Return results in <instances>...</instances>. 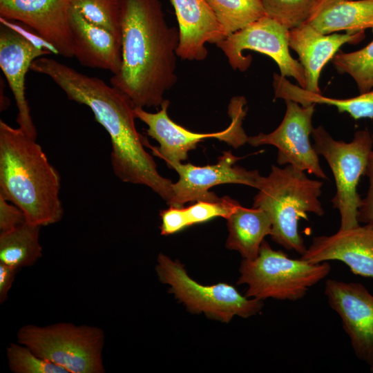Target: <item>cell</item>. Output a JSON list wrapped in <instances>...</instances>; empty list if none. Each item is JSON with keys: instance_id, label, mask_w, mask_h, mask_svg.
Returning a JSON list of instances; mask_svg holds the SVG:
<instances>
[{"instance_id": "cell-19", "label": "cell", "mask_w": 373, "mask_h": 373, "mask_svg": "<svg viewBox=\"0 0 373 373\" xmlns=\"http://www.w3.org/2000/svg\"><path fill=\"white\" fill-rule=\"evenodd\" d=\"M68 19L73 57L84 66L108 70L113 75L117 74L122 62V41L105 28L87 21L71 7Z\"/></svg>"}, {"instance_id": "cell-18", "label": "cell", "mask_w": 373, "mask_h": 373, "mask_svg": "<svg viewBox=\"0 0 373 373\" xmlns=\"http://www.w3.org/2000/svg\"><path fill=\"white\" fill-rule=\"evenodd\" d=\"M364 38L365 32L324 35L307 22L289 30V46L297 53L303 67L307 83L305 90L321 94L318 81L324 66L342 45L356 44Z\"/></svg>"}, {"instance_id": "cell-24", "label": "cell", "mask_w": 373, "mask_h": 373, "mask_svg": "<svg viewBox=\"0 0 373 373\" xmlns=\"http://www.w3.org/2000/svg\"><path fill=\"white\" fill-rule=\"evenodd\" d=\"M206 1L227 36L265 15L261 0H206Z\"/></svg>"}, {"instance_id": "cell-20", "label": "cell", "mask_w": 373, "mask_h": 373, "mask_svg": "<svg viewBox=\"0 0 373 373\" xmlns=\"http://www.w3.org/2000/svg\"><path fill=\"white\" fill-rule=\"evenodd\" d=\"M307 23L324 35L373 30V0H318Z\"/></svg>"}, {"instance_id": "cell-30", "label": "cell", "mask_w": 373, "mask_h": 373, "mask_svg": "<svg viewBox=\"0 0 373 373\" xmlns=\"http://www.w3.org/2000/svg\"><path fill=\"white\" fill-rule=\"evenodd\" d=\"M373 140V132L372 133ZM368 178L369 186L365 198H361L358 212L359 222L373 227V149L370 152L365 175Z\"/></svg>"}, {"instance_id": "cell-14", "label": "cell", "mask_w": 373, "mask_h": 373, "mask_svg": "<svg viewBox=\"0 0 373 373\" xmlns=\"http://www.w3.org/2000/svg\"><path fill=\"white\" fill-rule=\"evenodd\" d=\"M48 54V50L1 18L0 67L15 100L19 128L35 140L37 131L26 96V77L32 62Z\"/></svg>"}, {"instance_id": "cell-32", "label": "cell", "mask_w": 373, "mask_h": 373, "mask_svg": "<svg viewBox=\"0 0 373 373\" xmlns=\"http://www.w3.org/2000/svg\"><path fill=\"white\" fill-rule=\"evenodd\" d=\"M160 216L162 220L160 226L162 235H171L186 227L180 211V207L169 206V209L162 210L160 212Z\"/></svg>"}, {"instance_id": "cell-5", "label": "cell", "mask_w": 373, "mask_h": 373, "mask_svg": "<svg viewBox=\"0 0 373 373\" xmlns=\"http://www.w3.org/2000/svg\"><path fill=\"white\" fill-rule=\"evenodd\" d=\"M239 271L237 284L248 285L245 296L297 300L329 274L331 266L327 262L311 263L290 258L264 240L258 256L254 260L243 259Z\"/></svg>"}, {"instance_id": "cell-33", "label": "cell", "mask_w": 373, "mask_h": 373, "mask_svg": "<svg viewBox=\"0 0 373 373\" xmlns=\"http://www.w3.org/2000/svg\"><path fill=\"white\" fill-rule=\"evenodd\" d=\"M19 269L0 262V303L7 299L17 273Z\"/></svg>"}, {"instance_id": "cell-27", "label": "cell", "mask_w": 373, "mask_h": 373, "mask_svg": "<svg viewBox=\"0 0 373 373\" xmlns=\"http://www.w3.org/2000/svg\"><path fill=\"white\" fill-rule=\"evenodd\" d=\"M265 15L288 30L307 22L318 0H261Z\"/></svg>"}, {"instance_id": "cell-21", "label": "cell", "mask_w": 373, "mask_h": 373, "mask_svg": "<svg viewBox=\"0 0 373 373\" xmlns=\"http://www.w3.org/2000/svg\"><path fill=\"white\" fill-rule=\"evenodd\" d=\"M229 236L226 247L238 251L244 259H255L272 224L268 214L260 208L240 205L227 218Z\"/></svg>"}, {"instance_id": "cell-1", "label": "cell", "mask_w": 373, "mask_h": 373, "mask_svg": "<svg viewBox=\"0 0 373 373\" xmlns=\"http://www.w3.org/2000/svg\"><path fill=\"white\" fill-rule=\"evenodd\" d=\"M30 70L48 76L68 99L92 111L95 120L110 136L111 164L121 181L146 186L167 204L170 202L173 182L158 173L153 157L145 150L147 140L135 126L136 106L126 94L98 77L46 56L35 59Z\"/></svg>"}, {"instance_id": "cell-31", "label": "cell", "mask_w": 373, "mask_h": 373, "mask_svg": "<svg viewBox=\"0 0 373 373\" xmlns=\"http://www.w3.org/2000/svg\"><path fill=\"white\" fill-rule=\"evenodd\" d=\"M26 222L23 211L0 195V233L8 231Z\"/></svg>"}, {"instance_id": "cell-25", "label": "cell", "mask_w": 373, "mask_h": 373, "mask_svg": "<svg viewBox=\"0 0 373 373\" xmlns=\"http://www.w3.org/2000/svg\"><path fill=\"white\" fill-rule=\"evenodd\" d=\"M332 63L338 73L352 77L360 94L373 88V40L358 50L336 53Z\"/></svg>"}, {"instance_id": "cell-15", "label": "cell", "mask_w": 373, "mask_h": 373, "mask_svg": "<svg viewBox=\"0 0 373 373\" xmlns=\"http://www.w3.org/2000/svg\"><path fill=\"white\" fill-rule=\"evenodd\" d=\"M70 0H0V16L34 30L59 55L73 57Z\"/></svg>"}, {"instance_id": "cell-2", "label": "cell", "mask_w": 373, "mask_h": 373, "mask_svg": "<svg viewBox=\"0 0 373 373\" xmlns=\"http://www.w3.org/2000/svg\"><path fill=\"white\" fill-rule=\"evenodd\" d=\"M122 66L110 83L136 107H158L178 81L179 31L169 26L161 0H119Z\"/></svg>"}, {"instance_id": "cell-12", "label": "cell", "mask_w": 373, "mask_h": 373, "mask_svg": "<svg viewBox=\"0 0 373 373\" xmlns=\"http://www.w3.org/2000/svg\"><path fill=\"white\" fill-rule=\"evenodd\" d=\"M325 294L339 316L356 357L373 369V295L358 283L328 279Z\"/></svg>"}, {"instance_id": "cell-10", "label": "cell", "mask_w": 373, "mask_h": 373, "mask_svg": "<svg viewBox=\"0 0 373 373\" xmlns=\"http://www.w3.org/2000/svg\"><path fill=\"white\" fill-rule=\"evenodd\" d=\"M289 30L277 21L265 15L246 27L229 35L216 45L227 57L231 67L241 72L247 70L252 61L245 50L265 54L277 64L280 75L293 77L298 86L306 88L303 66L294 59L289 50Z\"/></svg>"}, {"instance_id": "cell-26", "label": "cell", "mask_w": 373, "mask_h": 373, "mask_svg": "<svg viewBox=\"0 0 373 373\" xmlns=\"http://www.w3.org/2000/svg\"><path fill=\"white\" fill-rule=\"evenodd\" d=\"M70 7L122 41L119 0H70Z\"/></svg>"}, {"instance_id": "cell-17", "label": "cell", "mask_w": 373, "mask_h": 373, "mask_svg": "<svg viewBox=\"0 0 373 373\" xmlns=\"http://www.w3.org/2000/svg\"><path fill=\"white\" fill-rule=\"evenodd\" d=\"M179 31L178 57L202 61L207 43L217 44L227 35L206 0H171Z\"/></svg>"}, {"instance_id": "cell-13", "label": "cell", "mask_w": 373, "mask_h": 373, "mask_svg": "<svg viewBox=\"0 0 373 373\" xmlns=\"http://www.w3.org/2000/svg\"><path fill=\"white\" fill-rule=\"evenodd\" d=\"M240 159L231 151H226L215 164H173L171 169L178 173L179 180L173 183V197L168 205L182 207L187 202L216 200L218 197L209 189L221 184H240L258 189L262 177L259 171L235 165Z\"/></svg>"}, {"instance_id": "cell-9", "label": "cell", "mask_w": 373, "mask_h": 373, "mask_svg": "<svg viewBox=\"0 0 373 373\" xmlns=\"http://www.w3.org/2000/svg\"><path fill=\"white\" fill-rule=\"evenodd\" d=\"M156 272L160 280L171 286L170 291L194 313L222 322H229L234 316L248 318L256 314L263 306L262 300L242 296L227 283L202 285L193 280L184 267L164 254H159Z\"/></svg>"}, {"instance_id": "cell-11", "label": "cell", "mask_w": 373, "mask_h": 373, "mask_svg": "<svg viewBox=\"0 0 373 373\" xmlns=\"http://www.w3.org/2000/svg\"><path fill=\"white\" fill-rule=\"evenodd\" d=\"M286 111L280 125L272 132L248 137L247 143L253 146L269 144L278 149L277 163L289 164L321 179H327L319 162V157L310 142L312 123L316 104L302 106L286 100Z\"/></svg>"}, {"instance_id": "cell-23", "label": "cell", "mask_w": 373, "mask_h": 373, "mask_svg": "<svg viewBox=\"0 0 373 373\" xmlns=\"http://www.w3.org/2000/svg\"><path fill=\"white\" fill-rule=\"evenodd\" d=\"M40 228L26 221L13 229L0 233V262L19 269L35 265L42 257Z\"/></svg>"}, {"instance_id": "cell-4", "label": "cell", "mask_w": 373, "mask_h": 373, "mask_svg": "<svg viewBox=\"0 0 373 373\" xmlns=\"http://www.w3.org/2000/svg\"><path fill=\"white\" fill-rule=\"evenodd\" d=\"M323 182L309 178L305 171L287 164L272 165L267 176H262L253 207L264 210L272 224L271 239L287 250L300 255L307 251L298 231L301 218L307 213L322 216L325 211L319 200Z\"/></svg>"}, {"instance_id": "cell-28", "label": "cell", "mask_w": 373, "mask_h": 373, "mask_svg": "<svg viewBox=\"0 0 373 373\" xmlns=\"http://www.w3.org/2000/svg\"><path fill=\"white\" fill-rule=\"evenodd\" d=\"M6 356L9 368L14 373H68L63 367L38 356L17 342L9 345Z\"/></svg>"}, {"instance_id": "cell-22", "label": "cell", "mask_w": 373, "mask_h": 373, "mask_svg": "<svg viewBox=\"0 0 373 373\" xmlns=\"http://www.w3.org/2000/svg\"><path fill=\"white\" fill-rule=\"evenodd\" d=\"M273 77L275 99L294 101L304 106L312 104L333 106L339 113H347L355 120L373 119V88L356 97L336 99L311 93L291 84L280 75L275 73Z\"/></svg>"}, {"instance_id": "cell-16", "label": "cell", "mask_w": 373, "mask_h": 373, "mask_svg": "<svg viewBox=\"0 0 373 373\" xmlns=\"http://www.w3.org/2000/svg\"><path fill=\"white\" fill-rule=\"evenodd\" d=\"M300 258L311 263L339 260L353 274L373 278V227L365 224L314 237Z\"/></svg>"}, {"instance_id": "cell-7", "label": "cell", "mask_w": 373, "mask_h": 373, "mask_svg": "<svg viewBox=\"0 0 373 373\" xmlns=\"http://www.w3.org/2000/svg\"><path fill=\"white\" fill-rule=\"evenodd\" d=\"M312 137L318 155L327 161L333 173L336 193L332 202L341 216L340 229L359 225L358 212L361 198L357 186L365 175L373 149L372 133L367 129L356 131L350 142L336 140L322 126L313 128Z\"/></svg>"}, {"instance_id": "cell-3", "label": "cell", "mask_w": 373, "mask_h": 373, "mask_svg": "<svg viewBox=\"0 0 373 373\" xmlns=\"http://www.w3.org/2000/svg\"><path fill=\"white\" fill-rule=\"evenodd\" d=\"M60 175L41 146L19 128L0 120V195L30 224L44 227L64 215Z\"/></svg>"}, {"instance_id": "cell-29", "label": "cell", "mask_w": 373, "mask_h": 373, "mask_svg": "<svg viewBox=\"0 0 373 373\" xmlns=\"http://www.w3.org/2000/svg\"><path fill=\"white\" fill-rule=\"evenodd\" d=\"M240 204L225 196L213 200H198L186 207H180L187 227L209 221L217 217L227 218Z\"/></svg>"}, {"instance_id": "cell-6", "label": "cell", "mask_w": 373, "mask_h": 373, "mask_svg": "<svg viewBox=\"0 0 373 373\" xmlns=\"http://www.w3.org/2000/svg\"><path fill=\"white\" fill-rule=\"evenodd\" d=\"M17 343L68 373H104L103 329L95 326L59 323L26 325L17 334Z\"/></svg>"}, {"instance_id": "cell-8", "label": "cell", "mask_w": 373, "mask_h": 373, "mask_svg": "<svg viewBox=\"0 0 373 373\" xmlns=\"http://www.w3.org/2000/svg\"><path fill=\"white\" fill-rule=\"evenodd\" d=\"M246 104L244 97H233L228 108L231 123L224 130L210 133H194L174 122L167 113L170 104L168 99L164 100L160 110L156 113H150L139 107H135V113L136 117L147 125V135L160 144L158 147H152L147 142L146 146L171 168L173 164L186 160L189 151L195 149L204 139L215 138L236 149L247 142L248 136L242 128V121L247 113Z\"/></svg>"}, {"instance_id": "cell-34", "label": "cell", "mask_w": 373, "mask_h": 373, "mask_svg": "<svg viewBox=\"0 0 373 373\" xmlns=\"http://www.w3.org/2000/svg\"><path fill=\"white\" fill-rule=\"evenodd\" d=\"M371 371L373 372V369Z\"/></svg>"}]
</instances>
